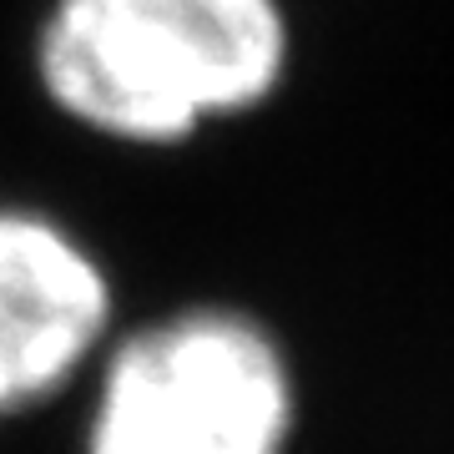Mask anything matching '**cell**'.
Segmentation results:
<instances>
[{
    "label": "cell",
    "instance_id": "obj_1",
    "mask_svg": "<svg viewBox=\"0 0 454 454\" xmlns=\"http://www.w3.org/2000/svg\"><path fill=\"white\" fill-rule=\"evenodd\" d=\"M283 61L278 0H56L41 26L51 101L127 142H177L258 106Z\"/></svg>",
    "mask_w": 454,
    "mask_h": 454
},
{
    "label": "cell",
    "instance_id": "obj_2",
    "mask_svg": "<svg viewBox=\"0 0 454 454\" xmlns=\"http://www.w3.org/2000/svg\"><path fill=\"white\" fill-rule=\"evenodd\" d=\"M288 424L278 343L243 313L192 309L112 354L86 454H283Z\"/></svg>",
    "mask_w": 454,
    "mask_h": 454
},
{
    "label": "cell",
    "instance_id": "obj_3",
    "mask_svg": "<svg viewBox=\"0 0 454 454\" xmlns=\"http://www.w3.org/2000/svg\"><path fill=\"white\" fill-rule=\"evenodd\" d=\"M97 258L41 212L0 207V414L66 384L106 333Z\"/></svg>",
    "mask_w": 454,
    "mask_h": 454
}]
</instances>
